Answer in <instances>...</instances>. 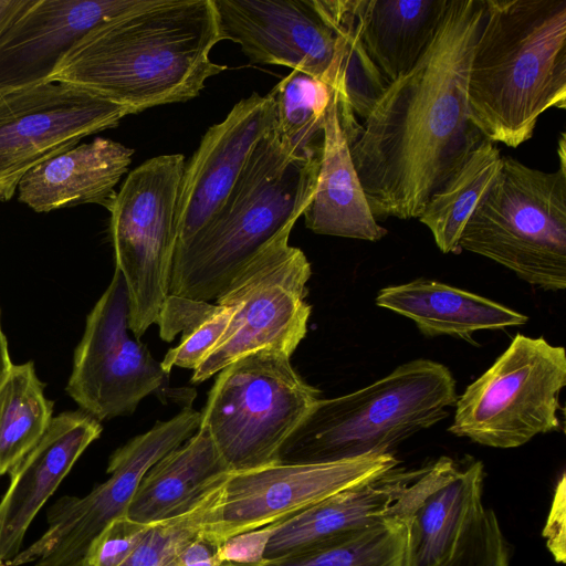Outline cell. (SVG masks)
<instances>
[{
    "instance_id": "8",
    "label": "cell",
    "mask_w": 566,
    "mask_h": 566,
    "mask_svg": "<svg viewBox=\"0 0 566 566\" xmlns=\"http://www.w3.org/2000/svg\"><path fill=\"white\" fill-rule=\"evenodd\" d=\"M565 386L564 347L516 334L458 398L448 431L491 448L521 447L537 434L560 430Z\"/></svg>"
},
{
    "instance_id": "35",
    "label": "cell",
    "mask_w": 566,
    "mask_h": 566,
    "mask_svg": "<svg viewBox=\"0 0 566 566\" xmlns=\"http://www.w3.org/2000/svg\"><path fill=\"white\" fill-rule=\"evenodd\" d=\"M271 534L272 524L228 538L219 549L222 564L244 565L261 562Z\"/></svg>"
},
{
    "instance_id": "14",
    "label": "cell",
    "mask_w": 566,
    "mask_h": 566,
    "mask_svg": "<svg viewBox=\"0 0 566 566\" xmlns=\"http://www.w3.org/2000/svg\"><path fill=\"white\" fill-rule=\"evenodd\" d=\"M391 453L321 463H275L229 473L205 532L228 538L287 518L329 495L397 467Z\"/></svg>"
},
{
    "instance_id": "24",
    "label": "cell",
    "mask_w": 566,
    "mask_h": 566,
    "mask_svg": "<svg viewBox=\"0 0 566 566\" xmlns=\"http://www.w3.org/2000/svg\"><path fill=\"white\" fill-rule=\"evenodd\" d=\"M484 470L481 461L460 464L430 492L406 521V566H441L482 510Z\"/></svg>"
},
{
    "instance_id": "4",
    "label": "cell",
    "mask_w": 566,
    "mask_h": 566,
    "mask_svg": "<svg viewBox=\"0 0 566 566\" xmlns=\"http://www.w3.org/2000/svg\"><path fill=\"white\" fill-rule=\"evenodd\" d=\"M319 161L292 156L272 125L221 207L196 234L176 245L169 294L216 301L248 262L303 216L315 191Z\"/></svg>"
},
{
    "instance_id": "22",
    "label": "cell",
    "mask_w": 566,
    "mask_h": 566,
    "mask_svg": "<svg viewBox=\"0 0 566 566\" xmlns=\"http://www.w3.org/2000/svg\"><path fill=\"white\" fill-rule=\"evenodd\" d=\"M375 302L413 321L426 336L449 335L470 343L475 332L521 326L528 321L490 298L428 279L386 286Z\"/></svg>"
},
{
    "instance_id": "20",
    "label": "cell",
    "mask_w": 566,
    "mask_h": 566,
    "mask_svg": "<svg viewBox=\"0 0 566 566\" xmlns=\"http://www.w3.org/2000/svg\"><path fill=\"white\" fill-rule=\"evenodd\" d=\"M397 467L273 523L263 559L279 558L387 518L389 507L415 471Z\"/></svg>"
},
{
    "instance_id": "21",
    "label": "cell",
    "mask_w": 566,
    "mask_h": 566,
    "mask_svg": "<svg viewBox=\"0 0 566 566\" xmlns=\"http://www.w3.org/2000/svg\"><path fill=\"white\" fill-rule=\"evenodd\" d=\"M305 226L317 234L379 241L387 233L371 213L350 156L334 91L325 123L319 169Z\"/></svg>"
},
{
    "instance_id": "40",
    "label": "cell",
    "mask_w": 566,
    "mask_h": 566,
    "mask_svg": "<svg viewBox=\"0 0 566 566\" xmlns=\"http://www.w3.org/2000/svg\"><path fill=\"white\" fill-rule=\"evenodd\" d=\"M557 153L559 155V168L566 170L565 134L564 133L560 135Z\"/></svg>"
},
{
    "instance_id": "33",
    "label": "cell",
    "mask_w": 566,
    "mask_h": 566,
    "mask_svg": "<svg viewBox=\"0 0 566 566\" xmlns=\"http://www.w3.org/2000/svg\"><path fill=\"white\" fill-rule=\"evenodd\" d=\"M150 525L122 515L97 535L84 558L90 566H119L132 554Z\"/></svg>"
},
{
    "instance_id": "15",
    "label": "cell",
    "mask_w": 566,
    "mask_h": 566,
    "mask_svg": "<svg viewBox=\"0 0 566 566\" xmlns=\"http://www.w3.org/2000/svg\"><path fill=\"white\" fill-rule=\"evenodd\" d=\"M222 40L252 63L283 65L339 90L340 39L325 0H212Z\"/></svg>"
},
{
    "instance_id": "10",
    "label": "cell",
    "mask_w": 566,
    "mask_h": 566,
    "mask_svg": "<svg viewBox=\"0 0 566 566\" xmlns=\"http://www.w3.org/2000/svg\"><path fill=\"white\" fill-rule=\"evenodd\" d=\"M291 231L287 228L269 242L216 300L232 306L233 315L212 352L193 370L192 384L255 352L292 356L306 336L311 315L306 284L312 268L305 253L289 243Z\"/></svg>"
},
{
    "instance_id": "9",
    "label": "cell",
    "mask_w": 566,
    "mask_h": 566,
    "mask_svg": "<svg viewBox=\"0 0 566 566\" xmlns=\"http://www.w3.org/2000/svg\"><path fill=\"white\" fill-rule=\"evenodd\" d=\"M185 164L181 154L144 161L128 174L108 210L115 269L126 283L136 338L156 324L169 295Z\"/></svg>"
},
{
    "instance_id": "36",
    "label": "cell",
    "mask_w": 566,
    "mask_h": 566,
    "mask_svg": "<svg viewBox=\"0 0 566 566\" xmlns=\"http://www.w3.org/2000/svg\"><path fill=\"white\" fill-rule=\"evenodd\" d=\"M566 486L565 474L563 473L554 492L553 502L543 530V536L552 555L557 562H565L566 558Z\"/></svg>"
},
{
    "instance_id": "29",
    "label": "cell",
    "mask_w": 566,
    "mask_h": 566,
    "mask_svg": "<svg viewBox=\"0 0 566 566\" xmlns=\"http://www.w3.org/2000/svg\"><path fill=\"white\" fill-rule=\"evenodd\" d=\"M269 95L274 107L273 128L284 148L295 157L321 158L324 123L334 90L292 70Z\"/></svg>"
},
{
    "instance_id": "31",
    "label": "cell",
    "mask_w": 566,
    "mask_h": 566,
    "mask_svg": "<svg viewBox=\"0 0 566 566\" xmlns=\"http://www.w3.org/2000/svg\"><path fill=\"white\" fill-rule=\"evenodd\" d=\"M510 546L496 514L482 510L465 527L452 556L441 566H509Z\"/></svg>"
},
{
    "instance_id": "19",
    "label": "cell",
    "mask_w": 566,
    "mask_h": 566,
    "mask_svg": "<svg viewBox=\"0 0 566 566\" xmlns=\"http://www.w3.org/2000/svg\"><path fill=\"white\" fill-rule=\"evenodd\" d=\"M133 154L104 137L78 144L27 172L18 185V200L35 212L88 203L109 210Z\"/></svg>"
},
{
    "instance_id": "16",
    "label": "cell",
    "mask_w": 566,
    "mask_h": 566,
    "mask_svg": "<svg viewBox=\"0 0 566 566\" xmlns=\"http://www.w3.org/2000/svg\"><path fill=\"white\" fill-rule=\"evenodd\" d=\"M153 0H31L0 34V94L48 83L91 31Z\"/></svg>"
},
{
    "instance_id": "41",
    "label": "cell",
    "mask_w": 566,
    "mask_h": 566,
    "mask_svg": "<svg viewBox=\"0 0 566 566\" xmlns=\"http://www.w3.org/2000/svg\"><path fill=\"white\" fill-rule=\"evenodd\" d=\"M67 566H90V564L86 562L85 558L74 563V564H71V565H67Z\"/></svg>"
},
{
    "instance_id": "34",
    "label": "cell",
    "mask_w": 566,
    "mask_h": 566,
    "mask_svg": "<svg viewBox=\"0 0 566 566\" xmlns=\"http://www.w3.org/2000/svg\"><path fill=\"white\" fill-rule=\"evenodd\" d=\"M219 305L169 294L161 305L156 324L160 338L171 342L182 333L192 332L199 324L211 316Z\"/></svg>"
},
{
    "instance_id": "12",
    "label": "cell",
    "mask_w": 566,
    "mask_h": 566,
    "mask_svg": "<svg viewBox=\"0 0 566 566\" xmlns=\"http://www.w3.org/2000/svg\"><path fill=\"white\" fill-rule=\"evenodd\" d=\"M129 329L126 283L115 269L111 283L86 316L67 395L99 422L132 415L139 402L167 384L168 375Z\"/></svg>"
},
{
    "instance_id": "37",
    "label": "cell",
    "mask_w": 566,
    "mask_h": 566,
    "mask_svg": "<svg viewBox=\"0 0 566 566\" xmlns=\"http://www.w3.org/2000/svg\"><path fill=\"white\" fill-rule=\"evenodd\" d=\"M221 544L203 531L167 566H221Z\"/></svg>"
},
{
    "instance_id": "6",
    "label": "cell",
    "mask_w": 566,
    "mask_h": 566,
    "mask_svg": "<svg viewBox=\"0 0 566 566\" xmlns=\"http://www.w3.org/2000/svg\"><path fill=\"white\" fill-rule=\"evenodd\" d=\"M459 247L531 285L564 290L566 170L545 172L502 156L497 178L464 226Z\"/></svg>"
},
{
    "instance_id": "28",
    "label": "cell",
    "mask_w": 566,
    "mask_h": 566,
    "mask_svg": "<svg viewBox=\"0 0 566 566\" xmlns=\"http://www.w3.org/2000/svg\"><path fill=\"white\" fill-rule=\"evenodd\" d=\"M406 524L385 518L279 558L221 566H406Z\"/></svg>"
},
{
    "instance_id": "3",
    "label": "cell",
    "mask_w": 566,
    "mask_h": 566,
    "mask_svg": "<svg viewBox=\"0 0 566 566\" xmlns=\"http://www.w3.org/2000/svg\"><path fill=\"white\" fill-rule=\"evenodd\" d=\"M468 105L484 138L513 148L546 109L566 107V0H485Z\"/></svg>"
},
{
    "instance_id": "27",
    "label": "cell",
    "mask_w": 566,
    "mask_h": 566,
    "mask_svg": "<svg viewBox=\"0 0 566 566\" xmlns=\"http://www.w3.org/2000/svg\"><path fill=\"white\" fill-rule=\"evenodd\" d=\"M33 361L12 364L0 379V475L39 442L53 418Z\"/></svg>"
},
{
    "instance_id": "1",
    "label": "cell",
    "mask_w": 566,
    "mask_h": 566,
    "mask_svg": "<svg viewBox=\"0 0 566 566\" xmlns=\"http://www.w3.org/2000/svg\"><path fill=\"white\" fill-rule=\"evenodd\" d=\"M485 0H449L415 66L389 83L349 143L375 219L419 218L484 138L470 119L468 80Z\"/></svg>"
},
{
    "instance_id": "2",
    "label": "cell",
    "mask_w": 566,
    "mask_h": 566,
    "mask_svg": "<svg viewBox=\"0 0 566 566\" xmlns=\"http://www.w3.org/2000/svg\"><path fill=\"white\" fill-rule=\"evenodd\" d=\"M222 41L212 0H153L81 39L50 82H64L129 114L197 97L227 66L210 59Z\"/></svg>"
},
{
    "instance_id": "18",
    "label": "cell",
    "mask_w": 566,
    "mask_h": 566,
    "mask_svg": "<svg viewBox=\"0 0 566 566\" xmlns=\"http://www.w3.org/2000/svg\"><path fill=\"white\" fill-rule=\"evenodd\" d=\"M102 430L101 422L81 409L59 413L39 442L9 471L10 483L0 500L1 562L21 552L32 521Z\"/></svg>"
},
{
    "instance_id": "25",
    "label": "cell",
    "mask_w": 566,
    "mask_h": 566,
    "mask_svg": "<svg viewBox=\"0 0 566 566\" xmlns=\"http://www.w3.org/2000/svg\"><path fill=\"white\" fill-rule=\"evenodd\" d=\"M449 0H357L364 48L388 83L409 72L433 40Z\"/></svg>"
},
{
    "instance_id": "42",
    "label": "cell",
    "mask_w": 566,
    "mask_h": 566,
    "mask_svg": "<svg viewBox=\"0 0 566 566\" xmlns=\"http://www.w3.org/2000/svg\"><path fill=\"white\" fill-rule=\"evenodd\" d=\"M0 566H9V565H7L4 562L0 560Z\"/></svg>"
},
{
    "instance_id": "26",
    "label": "cell",
    "mask_w": 566,
    "mask_h": 566,
    "mask_svg": "<svg viewBox=\"0 0 566 566\" xmlns=\"http://www.w3.org/2000/svg\"><path fill=\"white\" fill-rule=\"evenodd\" d=\"M502 166L496 145L483 138L464 163L429 198L419 220L442 253H459L469 218L495 182Z\"/></svg>"
},
{
    "instance_id": "7",
    "label": "cell",
    "mask_w": 566,
    "mask_h": 566,
    "mask_svg": "<svg viewBox=\"0 0 566 566\" xmlns=\"http://www.w3.org/2000/svg\"><path fill=\"white\" fill-rule=\"evenodd\" d=\"M321 391L277 350L245 355L218 373L201 410L207 430L230 473L279 463L280 451L306 418Z\"/></svg>"
},
{
    "instance_id": "38",
    "label": "cell",
    "mask_w": 566,
    "mask_h": 566,
    "mask_svg": "<svg viewBox=\"0 0 566 566\" xmlns=\"http://www.w3.org/2000/svg\"><path fill=\"white\" fill-rule=\"evenodd\" d=\"M30 2L31 0H0V34Z\"/></svg>"
},
{
    "instance_id": "11",
    "label": "cell",
    "mask_w": 566,
    "mask_h": 566,
    "mask_svg": "<svg viewBox=\"0 0 566 566\" xmlns=\"http://www.w3.org/2000/svg\"><path fill=\"white\" fill-rule=\"evenodd\" d=\"M201 412L185 407L111 455L108 478L87 495L63 496L48 511L46 531L7 562L9 566H67L83 559L97 535L126 510L146 472L200 427Z\"/></svg>"
},
{
    "instance_id": "39",
    "label": "cell",
    "mask_w": 566,
    "mask_h": 566,
    "mask_svg": "<svg viewBox=\"0 0 566 566\" xmlns=\"http://www.w3.org/2000/svg\"><path fill=\"white\" fill-rule=\"evenodd\" d=\"M11 365L12 361L10 358L8 340L2 329L0 312V379L4 376Z\"/></svg>"
},
{
    "instance_id": "30",
    "label": "cell",
    "mask_w": 566,
    "mask_h": 566,
    "mask_svg": "<svg viewBox=\"0 0 566 566\" xmlns=\"http://www.w3.org/2000/svg\"><path fill=\"white\" fill-rule=\"evenodd\" d=\"M223 482L210 490L188 511L151 524L132 554L119 566L169 565L206 530Z\"/></svg>"
},
{
    "instance_id": "5",
    "label": "cell",
    "mask_w": 566,
    "mask_h": 566,
    "mask_svg": "<svg viewBox=\"0 0 566 566\" xmlns=\"http://www.w3.org/2000/svg\"><path fill=\"white\" fill-rule=\"evenodd\" d=\"M455 379L441 363L420 358L354 392L319 399L283 444L279 463H321L391 453L449 416Z\"/></svg>"
},
{
    "instance_id": "17",
    "label": "cell",
    "mask_w": 566,
    "mask_h": 566,
    "mask_svg": "<svg viewBox=\"0 0 566 566\" xmlns=\"http://www.w3.org/2000/svg\"><path fill=\"white\" fill-rule=\"evenodd\" d=\"M273 122L271 96L252 93L206 132L185 164L177 209V244L196 234L221 207Z\"/></svg>"
},
{
    "instance_id": "13",
    "label": "cell",
    "mask_w": 566,
    "mask_h": 566,
    "mask_svg": "<svg viewBox=\"0 0 566 566\" xmlns=\"http://www.w3.org/2000/svg\"><path fill=\"white\" fill-rule=\"evenodd\" d=\"M127 115L125 107L64 82L0 94V202L15 195L31 169Z\"/></svg>"
},
{
    "instance_id": "23",
    "label": "cell",
    "mask_w": 566,
    "mask_h": 566,
    "mask_svg": "<svg viewBox=\"0 0 566 566\" xmlns=\"http://www.w3.org/2000/svg\"><path fill=\"white\" fill-rule=\"evenodd\" d=\"M229 473L209 433L199 427L146 472L125 515L147 525L179 515Z\"/></svg>"
},
{
    "instance_id": "32",
    "label": "cell",
    "mask_w": 566,
    "mask_h": 566,
    "mask_svg": "<svg viewBox=\"0 0 566 566\" xmlns=\"http://www.w3.org/2000/svg\"><path fill=\"white\" fill-rule=\"evenodd\" d=\"M218 310L192 332L181 336L178 346L170 348L161 366L169 374L172 367L195 370L218 344L233 315V307L218 304Z\"/></svg>"
}]
</instances>
